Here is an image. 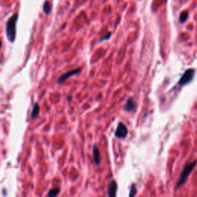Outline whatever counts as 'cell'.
Returning a JSON list of instances; mask_svg holds the SVG:
<instances>
[{
	"label": "cell",
	"instance_id": "1",
	"mask_svg": "<svg viewBox=\"0 0 197 197\" xmlns=\"http://www.w3.org/2000/svg\"><path fill=\"white\" fill-rule=\"evenodd\" d=\"M19 15L17 13L14 14L7 21L6 24V34L8 40L10 42H14L16 37V24H17Z\"/></svg>",
	"mask_w": 197,
	"mask_h": 197
},
{
	"label": "cell",
	"instance_id": "2",
	"mask_svg": "<svg viewBox=\"0 0 197 197\" xmlns=\"http://www.w3.org/2000/svg\"><path fill=\"white\" fill-rule=\"evenodd\" d=\"M196 163L197 161L196 160H195V161L192 162V163L187 164L186 166L184 167V169H182V172H181V174H180L179 178V181L178 182H177L176 188L180 187V186L183 185L184 182H186V179H187L188 176H190L192 171L193 170V169L195 168Z\"/></svg>",
	"mask_w": 197,
	"mask_h": 197
},
{
	"label": "cell",
	"instance_id": "3",
	"mask_svg": "<svg viewBox=\"0 0 197 197\" xmlns=\"http://www.w3.org/2000/svg\"><path fill=\"white\" fill-rule=\"evenodd\" d=\"M195 76V69H189L186 72H184L182 77L180 78L179 80L178 84L179 85H186V84L190 83L192 80H193V77Z\"/></svg>",
	"mask_w": 197,
	"mask_h": 197
},
{
	"label": "cell",
	"instance_id": "4",
	"mask_svg": "<svg viewBox=\"0 0 197 197\" xmlns=\"http://www.w3.org/2000/svg\"><path fill=\"white\" fill-rule=\"evenodd\" d=\"M127 134H128V129H127L126 126L123 123H119V125H118L117 128H116V132H115L116 137L119 139H124L126 137Z\"/></svg>",
	"mask_w": 197,
	"mask_h": 197
},
{
	"label": "cell",
	"instance_id": "5",
	"mask_svg": "<svg viewBox=\"0 0 197 197\" xmlns=\"http://www.w3.org/2000/svg\"><path fill=\"white\" fill-rule=\"evenodd\" d=\"M82 71V69L80 68L76 69H73V70H71L69 72H67L66 73H64L63 76H61L59 78V80H58V83H63L67 79L69 78L72 77L73 76H76V75H78V74H80V72Z\"/></svg>",
	"mask_w": 197,
	"mask_h": 197
},
{
	"label": "cell",
	"instance_id": "6",
	"mask_svg": "<svg viewBox=\"0 0 197 197\" xmlns=\"http://www.w3.org/2000/svg\"><path fill=\"white\" fill-rule=\"evenodd\" d=\"M118 186L117 182L115 180H112L110 182L109 186L108 187V196L109 197H115L116 196V192H117Z\"/></svg>",
	"mask_w": 197,
	"mask_h": 197
},
{
	"label": "cell",
	"instance_id": "7",
	"mask_svg": "<svg viewBox=\"0 0 197 197\" xmlns=\"http://www.w3.org/2000/svg\"><path fill=\"white\" fill-rule=\"evenodd\" d=\"M93 161L94 163L99 165L101 161V157H100V152L98 148L96 146H94L93 150Z\"/></svg>",
	"mask_w": 197,
	"mask_h": 197
},
{
	"label": "cell",
	"instance_id": "8",
	"mask_svg": "<svg viewBox=\"0 0 197 197\" xmlns=\"http://www.w3.org/2000/svg\"><path fill=\"white\" fill-rule=\"evenodd\" d=\"M135 106H136V104H135L134 99H129L127 100L126 103H125V110L126 112H131L134 109Z\"/></svg>",
	"mask_w": 197,
	"mask_h": 197
},
{
	"label": "cell",
	"instance_id": "9",
	"mask_svg": "<svg viewBox=\"0 0 197 197\" xmlns=\"http://www.w3.org/2000/svg\"><path fill=\"white\" fill-rule=\"evenodd\" d=\"M39 111H40V107L37 103L34 105L33 106V108H32V113H31V118L32 119H35L36 117H37V116H39Z\"/></svg>",
	"mask_w": 197,
	"mask_h": 197
},
{
	"label": "cell",
	"instance_id": "10",
	"mask_svg": "<svg viewBox=\"0 0 197 197\" xmlns=\"http://www.w3.org/2000/svg\"><path fill=\"white\" fill-rule=\"evenodd\" d=\"M51 9H52V7H51V5H50V3H49L48 1H46L45 3L43 4V6H42V10H43L44 13L46 14V15H49V13L51 12Z\"/></svg>",
	"mask_w": 197,
	"mask_h": 197
},
{
	"label": "cell",
	"instance_id": "11",
	"mask_svg": "<svg viewBox=\"0 0 197 197\" xmlns=\"http://www.w3.org/2000/svg\"><path fill=\"white\" fill-rule=\"evenodd\" d=\"M188 17H189V13H188V12L184 11L180 13L179 18V22L180 23H185L187 20Z\"/></svg>",
	"mask_w": 197,
	"mask_h": 197
},
{
	"label": "cell",
	"instance_id": "12",
	"mask_svg": "<svg viewBox=\"0 0 197 197\" xmlns=\"http://www.w3.org/2000/svg\"><path fill=\"white\" fill-rule=\"evenodd\" d=\"M59 192H60V190H59V188H53L52 190H49V193H48V196L49 197H53V196H55L58 194L59 193Z\"/></svg>",
	"mask_w": 197,
	"mask_h": 197
},
{
	"label": "cell",
	"instance_id": "13",
	"mask_svg": "<svg viewBox=\"0 0 197 197\" xmlns=\"http://www.w3.org/2000/svg\"><path fill=\"white\" fill-rule=\"evenodd\" d=\"M136 192H137V188L136 186V185H132V186H131V189H130V193H129V196L132 197V196H135L136 195Z\"/></svg>",
	"mask_w": 197,
	"mask_h": 197
},
{
	"label": "cell",
	"instance_id": "14",
	"mask_svg": "<svg viewBox=\"0 0 197 197\" xmlns=\"http://www.w3.org/2000/svg\"><path fill=\"white\" fill-rule=\"evenodd\" d=\"M111 32H108V33H106V36H104V37H102V38L100 39V40L99 41H104V40H107L109 39L110 38V36H111Z\"/></svg>",
	"mask_w": 197,
	"mask_h": 197
},
{
	"label": "cell",
	"instance_id": "15",
	"mask_svg": "<svg viewBox=\"0 0 197 197\" xmlns=\"http://www.w3.org/2000/svg\"><path fill=\"white\" fill-rule=\"evenodd\" d=\"M1 47H2V42L0 41V49H1Z\"/></svg>",
	"mask_w": 197,
	"mask_h": 197
}]
</instances>
